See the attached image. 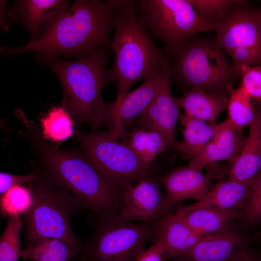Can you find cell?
Masks as SVG:
<instances>
[{"label": "cell", "instance_id": "30bf717a", "mask_svg": "<svg viewBox=\"0 0 261 261\" xmlns=\"http://www.w3.org/2000/svg\"><path fill=\"white\" fill-rule=\"evenodd\" d=\"M215 41L241 66H261V7L241 0L218 25Z\"/></svg>", "mask_w": 261, "mask_h": 261}, {"label": "cell", "instance_id": "8992f818", "mask_svg": "<svg viewBox=\"0 0 261 261\" xmlns=\"http://www.w3.org/2000/svg\"><path fill=\"white\" fill-rule=\"evenodd\" d=\"M37 175L29 186L32 204L23 216L26 243L43 238H56L72 246L79 253L83 241L74 233L70 220L73 214L84 208L82 204L44 174Z\"/></svg>", "mask_w": 261, "mask_h": 261}, {"label": "cell", "instance_id": "2e32d148", "mask_svg": "<svg viewBox=\"0 0 261 261\" xmlns=\"http://www.w3.org/2000/svg\"><path fill=\"white\" fill-rule=\"evenodd\" d=\"M246 138L227 119L218 124L213 139L196 156L188 166L202 171L204 166L218 161L235 160L241 152Z\"/></svg>", "mask_w": 261, "mask_h": 261}, {"label": "cell", "instance_id": "44dd1931", "mask_svg": "<svg viewBox=\"0 0 261 261\" xmlns=\"http://www.w3.org/2000/svg\"><path fill=\"white\" fill-rule=\"evenodd\" d=\"M184 114L205 121L216 123V119L223 110L227 109L229 97L208 92L198 88L185 91L183 96L174 98Z\"/></svg>", "mask_w": 261, "mask_h": 261}, {"label": "cell", "instance_id": "ba28073f", "mask_svg": "<svg viewBox=\"0 0 261 261\" xmlns=\"http://www.w3.org/2000/svg\"><path fill=\"white\" fill-rule=\"evenodd\" d=\"M78 138L83 157L108 184L122 192L153 173L151 163L144 161L125 143L112 137L109 131L80 133Z\"/></svg>", "mask_w": 261, "mask_h": 261}, {"label": "cell", "instance_id": "484cf974", "mask_svg": "<svg viewBox=\"0 0 261 261\" xmlns=\"http://www.w3.org/2000/svg\"><path fill=\"white\" fill-rule=\"evenodd\" d=\"M229 92L227 119L242 132L243 129L253 121L255 105L241 85L237 88L230 85Z\"/></svg>", "mask_w": 261, "mask_h": 261}, {"label": "cell", "instance_id": "4dcf8cb0", "mask_svg": "<svg viewBox=\"0 0 261 261\" xmlns=\"http://www.w3.org/2000/svg\"><path fill=\"white\" fill-rule=\"evenodd\" d=\"M242 215L250 224H261V169L251 183Z\"/></svg>", "mask_w": 261, "mask_h": 261}, {"label": "cell", "instance_id": "cb8c5ba5", "mask_svg": "<svg viewBox=\"0 0 261 261\" xmlns=\"http://www.w3.org/2000/svg\"><path fill=\"white\" fill-rule=\"evenodd\" d=\"M20 258L32 261H72L78 251L63 241L43 238L25 243Z\"/></svg>", "mask_w": 261, "mask_h": 261}, {"label": "cell", "instance_id": "d6986e66", "mask_svg": "<svg viewBox=\"0 0 261 261\" xmlns=\"http://www.w3.org/2000/svg\"><path fill=\"white\" fill-rule=\"evenodd\" d=\"M192 230L180 218L171 214L158 222L154 236L162 244L164 261L173 258L188 251L203 237Z\"/></svg>", "mask_w": 261, "mask_h": 261}, {"label": "cell", "instance_id": "d590c367", "mask_svg": "<svg viewBox=\"0 0 261 261\" xmlns=\"http://www.w3.org/2000/svg\"><path fill=\"white\" fill-rule=\"evenodd\" d=\"M6 3V0H0V27L1 29L6 32L9 30Z\"/></svg>", "mask_w": 261, "mask_h": 261}, {"label": "cell", "instance_id": "4fadbf2b", "mask_svg": "<svg viewBox=\"0 0 261 261\" xmlns=\"http://www.w3.org/2000/svg\"><path fill=\"white\" fill-rule=\"evenodd\" d=\"M164 200L160 184L151 176L145 177L123 191L120 214L129 222H158L167 218Z\"/></svg>", "mask_w": 261, "mask_h": 261}, {"label": "cell", "instance_id": "e575fe53", "mask_svg": "<svg viewBox=\"0 0 261 261\" xmlns=\"http://www.w3.org/2000/svg\"><path fill=\"white\" fill-rule=\"evenodd\" d=\"M229 261H261V254L246 247L239 249Z\"/></svg>", "mask_w": 261, "mask_h": 261}, {"label": "cell", "instance_id": "7a4b0ae2", "mask_svg": "<svg viewBox=\"0 0 261 261\" xmlns=\"http://www.w3.org/2000/svg\"><path fill=\"white\" fill-rule=\"evenodd\" d=\"M109 46H102L92 54L71 60L36 54L34 61L50 69L63 89L62 106L79 124L87 123L96 130L105 123L106 102L101 97L102 89L114 82L107 62Z\"/></svg>", "mask_w": 261, "mask_h": 261}, {"label": "cell", "instance_id": "603a6c76", "mask_svg": "<svg viewBox=\"0 0 261 261\" xmlns=\"http://www.w3.org/2000/svg\"><path fill=\"white\" fill-rule=\"evenodd\" d=\"M179 119L184 127L181 129L183 140L171 147L191 158L198 154L214 138L218 124L200 120L185 114Z\"/></svg>", "mask_w": 261, "mask_h": 261}, {"label": "cell", "instance_id": "ffe728a7", "mask_svg": "<svg viewBox=\"0 0 261 261\" xmlns=\"http://www.w3.org/2000/svg\"><path fill=\"white\" fill-rule=\"evenodd\" d=\"M251 185V184H250ZM250 185L231 179L218 182L214 188L201 200L189 205H178L186 211L201 208H215L224 210L242 209L247 197Z\"/></svg>", "mask_w": 261, "mask_h": 261}, {"label": "cell", "instance_id": "836d02e7", "mask_svg": "<svg viewBox=\"0 0 261 261\" xmlns=\"http://www.w3.org/2000/svg\"><path fill=\"white\" fill-rule=\"evenodd\" d=\"M164 249L161 243L156 241L150 247L145 250L135 261H164Z\"/></svg>", "mask_w": 261, "mask_h": 261}, {"label": "cell", "instance_id": "d4e9b609", "mask_svg": "<svg viewBox=\"0 0 261 261\" xmlns=\"http://www.w3.org/2000/svg\"><path fill=\"white\" fill-rule=\"evenodd\" d=\"M122 142L130 146L144 161L151 163L162 152L167 146L162 136L158 132L135 127L122 137Z\"/></svg>", "mask_w": 261, "mask_h": 261}, {"label": "cell", "instance_id": "9a60e30c", "mask_svg": "<svg viewBox=\"0 0 261 261\" xmlns=\"http://www.w3.org/2000/svg\"><path fill=\"white\" fill-rule=\"evenodd\" d=\"M159 180L164 187V207L167 217L174 205L187 199L197 201L209 191V176L189 166L174 169L161 175Z\"/></svg>", "mask_w": 261, "mask_h": 261}, {"label": "cell", "instance_id": "74e56055", "mask_svg": "<svg viewBox=\"0 0 261 261\" xmlns=\"http://www.w3.org/2000/svg\"><path fill=\"white\" fill-rule=\"evenodd\" d=\"M259 105L260 106L261 108V102L260 103V104H259Z\"/></svg>", "mask_w": 261, "mask_h": 261}, {"label": "cell", "instance_id": "f546056e", "mask_svg": "<svg viewBox=\"0 0 261 261\" xmlns=\"http://www.w3.org/2000/svg\"><path fill=\"white\" fill-rule=\"evenodd\" d=\"M201 16L219 24L241 0H188Z\"/></svg>", "mask_w": 261, "mask_h": 261}, {"label": "cell", "instance_id": "7c38bea8", "mask_svg": "<svg viewBox=\"0 0 261 261\" xmlns=\"http://www.w3.org/2000/svg\"><path fill=\"white\" fill-rule=\"evenodd\" d=\"M70 5L67 0H14L7 8L8 22L24 27L32 42L49 32Z\"/></svg>", "mask_w": 261, "mask_h": 261}, {"label": "cell", "instance_id": "4316f807", "mask_svg": "<svg viewBox=\"0 0 261 261\" xmlns=\"http://www.w3.org/2000/svg\"><path fill=\"white\" fill-rule=\"evenodd\" d=\"M69 113L62 107H52L42 119L44 136L53 142L63 141L73 132V122Z\"/></svg>", "mask_w": 261, "mask_h": 261}, {"label": "cell", "instance_id": "d6a6232c", "mask_svg": "<svg viewBox=\"0 0 261 261\" xmlns=\"http://www.w3.org/2000/svg\"><path fill=\"white\" fill-rule=\"evenodd\" d=\"M37 176V174L35 172L25 175H18L0 172V194H3L14 187L29 184L34 182Z\"/></svg>", "mask_w": 261, "mask_h": 261}, {"label": "cell", "instance_id": "1f68e13d", "mask_svg": "<svg viewBox=\"0 0 261 261\" xmlns=\"http://www.w3.org/2000/svg\"><path fill=\"white\" fill-rule=\"evenodd\" d=\"M240 85L256 104L261 102V66L243 65L239 69Z\"/></svg>", "mask_w": 261, "mask_h": 261}, {"label": "cell", "instance_id": "83f0119b", "mask_svg": "<svg viewBox=\"0 0 261 261\" xmlns=\"http://www.w3.org/2000/svg\"><path fill=\"white\" fill-rule=\"evenodd\" d=\"M32 202V194L29 186L14 187L0 195L1 215L6 219L11 217L23 216L30 209Z\"/></svg>", "mask_w": 261, "mask_h": 261}, {"label": "cell", "instance_id": "5b68a950", "mask_svg": "<svg viewBox=\"0 0 261 261\" xmlns=\"http://www.w3.org/2000/svg\"><path fill=\"white\" fill-rule=\"evenodd\" d=\"M38 142L45 176L95 215L120 212L123 192L108 184L84 157Z\"/></svg>", "mask_w": 261, "mask_h": 261}, {"label": "cell", "instance_id": "3957f363", "mask_svg": "<svg viewBox=\"0 0 261 261\" xmlns=\"http://www.w3.org/2000/svg\"><path fill=\"white\" fill-rule=\"evenodd\" d=\"M161 49L172 81L186 91L198 88L229 97V87L241 79L214 38L195 35Z\"/></svg>", "mask_w": 261, "mask_h": 261}, {"label": "cell", "instance_id": "8fae6325", "mask_svg": "<svg viewBox=\"0 0 261 261\" xmlns=\"http://www.w3.org/2000/svg\"><path fill=\"white\" fill-rule=\"evenodd\" d=\"M165 60L153 75L134 90L128 92L119 103H106L105 124L116 140L122 138L125 127L134 125L136 117L144 111L158 93L163 81Z\"/></svg>", "mask_w": 261, "mask_h": 261}, {"label": "cell", "instance_id": "5bb4252c", "mask_svg": "<svg viewBox=\"0 0 261 261\" xmlns=\"http://www.w3.org/2000/svg\"><path fill=\"white\" fill-rule=\"evenodd\" d=\"M171 82L166 65L163 81L158 93L134 122L136 127L159 133L167 147H171L177 142L175 129L180 115L179 107L171 95Z\"/></svg>", "mask_w": 261, "mask_h": 261}, {"label": "cell", "instance_id": "7402d4cb", "mask_svg": "<svg viewBox=\"0 0 261 261\" xmlns=\"http://www.w3.org/2000/svg\"><path fill=\"white\" fill-rule=\"evenodd\" d=\"M175 215L180 218L192 230L204 236L221 231L228 227L233 219L242 215L238 210L201 208L186 211L176 207Z\"/></svg>", "mask_w": 261, "mask_h": 261}, {"label": "cell", "instance_id": "52a82bcc", "mask_svg": "<svg viewBox=\"0 0 261 261\" xmlns=\"http://www.w3.org/2000/svg\"><path fill=\"white\" fill-rule=\"evenodd\" d=\"M95 216L91 234L78 253L81 261H135L154 237L158 223H133L120 212Z\"/></svg>", "mask_w": 261, "mask_h": 261}, {"label": "cell", "instance_id": "f1b7e54d", "mask_svg": "<svg viewBox=\"0 0 261 261\" xmlns=\"http://www.w3.org/2000/svg\"><path fill=\"white\" fill-rule=\"evenodd\" d=\"M22 216L10 217L0 238V261H18L22 251L20 233L23 226Z\"/></svg>", "mask_w": 261, "mask_h": 261}, {"label": "cell", "instance_id": "e0dca14e", "mask_svg": "<svg viewBox=\"0 0 261 261\" xmlns=\"http://www.w3.org/2000/svg\"><path fill=\"white\" fill-rule=\"evenodd\" d=\"M255 105V116L248 125V135L229 174L230 179L248 185L261 169V108L258 104Z\"/></svg>", "mask_w": 261, "mask_h": 261}, {"label": "cell", "instance_id": "ac0fdd59", "mask_svg": "<svg viewBox=\"0 0 261 261\" xmlns=\"http://www.w3.org/2000/svg\"><path fill=\"white\" fill-rule=\"evenodd\" d=\"M242 240L228 227L206 235L192 247L178 255L187 261H229L242 246Z\"/></svg>", "mask_w": 261, "mask_h": 261}, {"label": "cell", "instance_id": "8d00e7d4", "mask_svg": "<svg viewBox=\"0 0 261 261\" xmlns=\"http://www.w3.org/2000/svg\"><path fill=\"white\" fill-rule=\"evenodd\" d=\"M173 258H174V260L173 261H187L184 260L183 259H182L181 257H180L179 256H176Z\"/></svg>", "mask_w": 261, "mask_h": 261}, {"label": "cell", "instance_id": "277c9868", "mask_svg": "<svg viewBox=\"0 0 261 261\" xmlns=\"http://www.w3.org/2000/svg\"><path fill=\"white\" fill-rule=\"evenodd\" d=\"M137 1L128 0L111 39L115 58L109 71L116 85L117 103L133 84L151 77L165 60L161 48L157 46L139 20Z\"/></svg>", "mask_w": 261, "mask_h": 261}, {"label": "cell", "instance_id": "9c48e42d", "mask_svg": "<svg viewBox=\"0 0 261 261\" xmlns=\"http://www.w3.org/2000/svg\"><path fill=\"white\" fill-rule=\"evenodd\" d=\"M137 8L140 23L164 47L215 30L218 25L199 15L188 0H139Z\"/></svg>", "mask_w": 261, "mask_h": 261}, {"label": "cell", "instance_id": "6da1fadb", "mask_svg": "<svg viewBox=\"0 0 261 261\" xmlns=\"http://www.w3.org/2000/svg\"><path fill=\"white\" fill-rule=\"evenodd\" d=\"M127 1L75 0L45 36L18 47L0 46V53L13 55L32 52L48 58H80L100 47H111L109 33L116 27Z\"/></svg>", "mask_w": 261, "mask_h": 261}]
</instances>
